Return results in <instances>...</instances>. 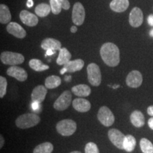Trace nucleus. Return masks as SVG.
<instances>
[{
	"mask_svg": "<svg viewBox=\"0 0 153 153\" xmlns=\"http://www.w3.org/2000/svg\"><path fill=\"white\" fill-rule=\"evenodd\" d=\"M100 55L105 64L109 67H116L120 62V51L118 46L112 43H106L100 49Z\"/></svg>",
	"mask_w": 153,
	"mask_h": 153,
	"instance_id": "1",
	"label": "nucleus"
},
{
	"mask_svg": "<svg viewBox=\"0 0 153 153\" xmlns=\"http://www.w3.org/2000/svg\"><path fill=\"white\" fill-rule=\"evenodd\" d=\"M41 121V118L37 114L28 113L19 116L16 120V126L19 128L26 129L36 126Z\"/></svg>",
	"mask_w": 153,
	"mask_h": 153,
	"instance_id": "2",
	"label": "nucleus"
},
{
	"mask_svg": "<svg viewBox=\"0 0 153 153\" xmlns=\"http://www.w3.org/2000/svg\"><path fill=\"white\" fill-rule=\"evenodd\" d=\"M0 60L3 64L14 66L22 64L24 62L25 59L24 55L20 53L5 51L1 53Z\"/></svg>",
	"mask_w": 153,
	"mask_h": 153,
	"instance_id": "3",
	"label": "nucleus"
},
{
	"mask_svg": "<svg viewBox=\"0 0 153 153\" xmlns=\"http://www.w3.org/2000/svg\"><path fill=\"white\" fill-rule=\"evenodd\" d=\"M56 130L63 136H70L76 131V124L73 120L64 119L57 123Z\"/></svg>",
	"mask_w": 153,
	"mask_h": 153,
	"instance_id": "4",
	"label": "nucleus"
},
{
	"mask_svg": "<svg viewBox=\"0 0 153 153\" xmlns=\"http://www.w3.org/2000/svg\"><path fill=\"white\" fill-rule=\"evenodd\" d=\"M88 81L94 87H98L101 83V74L99 67L96 63H90L87 66Z\"/></svg>",
	"mask_w": 153,
	"mask_h": 153,
	"instance_id": "5",
	"label": "nucleus"
},
{
	"mask_svg": "<svg viewBox=\"0 0 153 153\" xmlns=\"http://www.w3.org/2000/svg\"><path fill=\"white\" fill-rule=\"evenodd\" d=\"M97 118L103 126L109 127L112 126L115 121V116L107 106H101L99 108Z\"/></svg>",
	"mask_w": 153,
	"mask_h": 153,
	"instance_id": "6",
	"label": "nucleus"
},
{
	"mask_svg": "<svg viewBox=\"0 0 153 153\" xmlns=\"http://www.w3.org/2000/svg\"><path fill=\"white\" fill-rule=\"evenodd\" d=\"M71 101V91L69 90L65 91L55 101L54 104H53V108L57 111H64L70 106Z\"/></svg>",
	"mask_w": 153,
	"mask_h": 153,
	"instance_id": "7",
	"label": "nucleus"
},
{
	"mask_svg": "<svg viewBox=\"0 0 153 153\" xmlns=\"http://www.w3.org/2000/svg\"><path fill=\"white\" fill-rule=\"evenodd\" d=\"M72 19V22L76 26H81L85 22V10L83 5L80 2H76L74 4Z\"/></svg>",
	"mask_w": 153,
	"mask_h": 153,
	"instance_id": "8",
	"label": "nucleus"
},
{
	"mask_svg": "<svg viewBox=\"0 0 153 153\" xmlns=\"http://www.w3.org/2000/svg\"><path fill=\"white\" fill-rule=\"evenodd\" d=\"M108 135L111 142L116 148L120 149V150H123V142L126 135L123 133H122V132L118 131V129L112 128L109 130Z\"/></svg>",
	"mask_w": 153,
	"mask_h": 153,
	"instance_id": "9",
	"label": "nucleus"
},
{
	"mask_svg": "<svg viewBox=\"0 0 153 153\" xmlns=\"http://www.w3.org/2000/svg\"><path fill=\"white\" fill-rule=\"evenodd\" d=\"M126 85L131 88H137L143 83L142 74L137 70H133L126 77Z\"/></svg>",
	"mask_w": 153,
	"mask_h": 153,
	"instance_id": "10",
	"label": "nucleus"
},
{
	"mask_svg": "<svg viewBox=\"0 0 153 153\" xmlns=\"http://www.w3.org/2000/svg\"><path fill=\"white\" fill-rule=\"evenodd\" d=\"M143 22V11L138 7H134L129 15V23L131 26L137 28L142 25Z\"/></svg>",
	"mask_w": 153,
	"mask_h": 153,
	"instance_id": "11",
	"label": "nucleus"
},
{
	"mask_svg": "<svg viewBox=\"0 0 153 153\" xmlns=\"http://www.w3.org/2000/svg\"><path fill=\"white\" fill-rule=\"evenodd\" d=\"M7 73L9 76L14 77L15 79L20 82L26 81L28 78V74L26 70L16 65L11 66L8 68Z\"/></svg>",
	"mask_w": 153,
	"mask_h": 153,
	"instance_id": "12",
	"label": "nucleus"
},
{
	"mask_svg": "<svg viewBox=\"0 0 153 153\" xmlns=\"http://www.w3.org/2000/svg\"><path fill=\"white\" fill-rule=\"evenodd\" d=\"M7 30L9 33L18 38H24L26 36V32L24 28L16 22L9 23L7 26Z\"/></svg>",
	"mask_w": 153,
	"mask_h": 153,
	"instance_id": "13",
	"label": "nucleus"
},
{
	"mask_svg": "<svg viewBox=\"0 0 153 153\" xmlns=\"http://www.w3.org/2000/svg\"><path fill=\"white\" fill-rule=\"evenodd\" d=\"M19 17H20V19L22 23H24L26 26H30V27L36 26L38 23V19L37 16L26 10H23L21 11Z\"/></svg>",
	"mask_w": 153,
	"mask_h": 153,
	"instance_id": "14",
	"label": "nucleus"
},
{
	"mask_svg": "<svg viewBox=\"0 0 153 153\" xmlns=\"http://www.w3.org/2000/svg\"><path fill=\"white\" fill-rule=\"evenodd\" d=\"M48 88L45 86L38 85L33 89L31 93V101H36L41 104L45 100V96L47 94Z\"/></svg>",
	"mask_w": 153,
	"mask_h": 153,
	"instance_id": "15",
	"label": "nucleus"
},
{
	"mask_svg": "<svg viewBox=\"0 0 153 153\" xmlns=\"http://www.w3.org/2000/svg\"><path fill=\"white\" fill-rule=\"evenodd\" d=\"M72 106L76 111L85 113L90 110L91 104L89 101L83 98L75 99L72 101Z\"/></svg>",
	"mask_w": 153,
	"mask_h": 153,
	"instance_id": "16",
	"label": "nucleus"
},
{
	"mask_svg": "<svg viewBox=\"0 0 153 153\" xmlns=\"http://www.w3.org/2000/svg\"><path fill=\"white\" fill-rule=\"evenodd\" d=\"M62 45L59 41L51 38H48L44 39L41 43V48L45 51L53 50V51H60L62 48Z\"/></svg>",
	"mask_w": 153,
	"mask_h": 153,
	"instance_id": "17",
	"label": "nucleus"
},
{
	"mask_svg": "<svg viewBox=\"0 0 153 153\" xmlns=\"http://www.w3.org/2000/svg\"><path fill=\"white\" fill-rule=\"evenodd\" d=\"M128 7V0H112L110 3V8L115 12H123Z\"/></svg>",
	"mask_w": 153,
	"mask_h": 153,
	"instance_id": "18",
	"label": "nucleus"
},
{
	"mask_svg": "<svg viewBox=\"0 0 153 153\" xmlns=\"http://www.w3.org/2000/svg\"><path fill=\"white\" fill-rule=\"evenodd\" d=\"M131 123L137 128H141L145 125V116L140 111L135 110L132 113L130 116Z\"/></svg>",
	"mask_w": 153,
	"mask_h": 153,
	"instance_id": "19",
	"label": "nucleus"
},
{
	"mask_svg": "<svg viewBox=\"0 0 153 153\" xmlns=\"http://www.w3.org/2000/svg\"><path fill=\"white\" fill-rule=\"evenodd\" d=\"M85 65V62L82 59L70 60L68 63L64 65V68L68 70V72H75L81 70Z\"/></svg>",
	"mask_w": 153,
	"mask_h": 153,
	"instance_id": "20",
	"label": "nucleus"
},
{
	"mask_svg": "<svg viewBox=\"0 0 153 153\" xmlns=\"http://www.w3.org/2000/svg\"><path fill=\"white\" fill-rule=\"evenodd\" d=\"M72 92L74 95L79 97H87L90 95L91 89L87 85H78L74 86L71 89Z\"/></svg>",
	"mask_w": 153,
	"mask_h": 153,
	"instance_id": "21",
	"label": "nucleus"
},
{
	"mask_svg": "<svg viewBox=\"0 0 153 153\" xmlns=\"http://www.w3.org/2000/svg\"><path fill=\"white\" fill-rule=\"evenodd\" d=\"M72 57L71 53L69 52V51L66 48H62L60 50L58 57H57L56 62L58 65H64L69 61H70Z\"/></svg>",
	"mask_w": 153,
	"mask_h": 153,
	"instance_id": "22",
	"label": "nucleus"
},
{
	"mask_svg": "<svg viewBox=\"0 0 153 153\" xmlns=\"http://www.w3.org/2000/svg\"><path fill=\"white\" fill-rule=\"evenodd\" d=\"M11 15L9 7L5 4L0 5V23L2 24L10 23Z\"/></svg>",
	"mask_w": 153,
	"mask_h": 153,
	"instance_id": "23",
	"label": "nucleus"
},
{
	"mask_svg": "<svg viewBox=\"0 0 153 153\" xmlns=\"http://www.w3.org/2000/svg\"><path fill=\"white\" fill-rule=\"evenodd\" d=\"M61 79L60 76L56 75H51L45 79V86L50 89H55L61 85Z\"/></svg>",
	"mask_w": 153,
	"mask_h": 153,
	"instance_id": "24",
	"label": "nucleus"
},
{
	"mask_svg": "<svg viewBox=\"0 0 153 153\" xmlns=\"http://www.w3.org/2000/svg\"><path fill=\"white\" fill-rule=\"evenodd\" d=\"M30 68L36 72H43L49 69V66L43 64L41 60L38 59H32L29 61Z\"/></svg>",
	"mask_w": 153,
	"mask_h": 153,
	"instance_id": "25",
	"label": "nucleus"
},
{
	"mask_svg": "<svg viewBox=\"0 0 153 153\" xmlns=\"http://www.w3.org/2000/svg\"><path fill=\"white\" fill-rule=\"evenodd\" d=\"M136 145V140L131 135H126L123 142V150L126 152H131L134 150Z\"/></svg>",
	"mask_w": 153,
	"mask_h": 153,
	"instance_id": "26",
	"label": "nucleus"
},
{
	"mask_svg": "<svg viewBox=\"0 0 153 153\" xmlns=\"http://www.w3.org/2000/svg\"><path fill=\"white\" fill-rule=\"evenodd\" d=\"M51 11V5L47 4L42 3L38 4L35 9V12L37 16L40 17H45L50 14Z\"/></svg>",
	"mask_w": 153,
	"mask_h": 153,
	"instance_id": "27",
	"label": "nucleus"
},
{
	"mask_svg": "<svg viewBox=\"0 0 153 153\" xmlns=\"http://www.w3.org/2000/svg\"><path fill=\"white\" fill-rule=\"evenodd\" d=\"M53 145L49 142L43 143L34 148L33 153H52Z\"/></svg>",
	"mask_w": 153,
	"mask_h": 153,
	"instance_id": "28",
	"label": "nucleus"
},
{
	"mask_svg": "<svg viewBox=\"0 0 153 153\" xmlns=\"http://www.w3.org/2000/svg\"><path fill=\"white\" fill-rule=\"evenodd\" d=\"M140 146L143 153H153V145L148 139H141L140 141Z\"/></svg>",
	"mask_w": 153,
	"mask_h": 153,
	"instance_id": "29",
	"label": "nucleus"
},
{
	"mask_svg": "<svg viewBox=\"0 0 153 153\" xmlns=\"http://www.w3.org/2000/svg\"><path fill=\"white\" fill-rule=\"evenodd\" d=\"M50 5L51 7V11L53 14L57 15L61 12V9L62 8L58 0H50Z\"/></svg>",
	"mask_w": 153,
	"mask_h": 153,
	"instance_id": "30",
	"label": "nucleus"
},
{
	"mask_svg": "<svg viewBox=\"0 0 153 153\" xmlns=\"http://www.w3.org/2000/svg\"><path fill=\"white\" fill-rule=\"evenodd\" d=\"M7 80L3 76H0V98H3L7 94Z\"/></svg>",
	"mask_w": 153,
	"mask_h": 153,
	"instance_id": "31",
	"label": "nucleus"
},
{
	"mask_svg": "<svg viewBox=\"0 0 153 153\" xmlns=\"http://www.w3.org/2000/svg\"><path fill=\"white\" fill-rule=\"evenodd\" d=\"M85 153H99V150L97 144L94 143L90 142L86 145L85 148Z\"/></svg>",
	"mask_w": 153,
	"mask_h": 153,
	"instance_id": "32",
	"label": "nucleus"
},
{
	"mask_svg": "<svg viewBox=\"0 0 153 153\" xmlns=\"http://www.w3.org/2000/svg\"><path fill=\"white\" fill-rule=\"evenodd\" d=\"M58 1L60 4L62 8L64 9L65 10H68V9H70V4L68 0H58Z\"/></svg>",
	"mask_w": 153,
	"mask_h": 153,
	"instance_id": "33",
	"label": "nucleus"
},
{
	"mask_svg": "<svg viewBox=\"0 0 153 153\" xmlns=\"http://www.w3.org/2000/svg\"><path fill=\"white\" fill-rule=\"evenodd\" d=\"M31 107L33 111H36L40 108V107H41V104L38 102H36V101H32Z\"/></svg>",
	"mask_w": 153,
	"mask_h": 153,
	"instance_id": "34",
	"label": "nucleus"
},
{
	"mask_svg": "<svg viewBox=\"0 0 153 153\" xmlns=\"http://www.w3.org/2000/svg\"><path fill=\"white\" fill-rule=\"evenodd\" d=\"M148 23L150 26H153V14H150L148 16Z\"/></svg>",
	"mask_w": 153,
	"mask_h": 153,
	"instance_id": "35",
	"label": "nucleus"
},
{
	"mask_svg": "<svg viewBox=\"0 0 153 153\" xmlns=\"http://www.w3.org/2000/svg\"><path fill=\"white\" fill-rule=\"evenodd\" d=\"M148 114L151 116H153V106H150L147 109Z\"/></svg>",
	"mask_w": 153,
	"mask_h": 153,
	"instance_id": "36",
	"label": "nucleus"
},
{
	"mask_svg": "<svg viewBox=\"0 0 153 153\" xmlns=\"http://www.w3.org/2000/svg\"><path fill=\"white\" fill-rule=\"evenodd\" d=\"M55 53V51H53V50H48L46 51V54L45 55V56H47V55H52Z\"/></svg>",
	"mask_w": 153,
	"mask_h": 153,
	"instance_id": "37",
	"label": "nucleus"
},
{
	"mask_svg": "<svg viewBox=\"0 0 153 153\" xmlns=\"http://www.w3.org/2000/svg\"><path fill=\"white\" fill-rule=\"evenodd\" d=\"M4 144V139L2 135H0V148H3Z\"/></svg>",
	"mask_w": 153,
	"mask_h": 153,
	"instance_id": "38",
	"label": "nucleus"
},
{
	"mask_svg": "<svg viewBox=\"0 0 153 153\" xmlns=\"http://www.w3.org/2000/svg\"><path fill=\"white\" fill-rule=\"evenodd\" d=\"M148 126L151 129L153 130V117L150 118V119L148 120Z\"/></svg>",
	"mask_w": 153,
	"mask_h": 153,
	"instance_id": "39",
	"label": "nucleus"
},
{
	"mask_svg": "<svg viewBox=\"0 0 153 153\" xmlns=\"http://www.w3.org/2000/svg\"><path fill=\"white\" fill-rule=\"evenodd\" d=\"M26 5H27L28 8H31V7L33 6V0H28L27 3H26Z\"/></svg>",
	"mask_w": 153,
	"mask_h": 153,
	"instance_id": "40",
	"label": "nucleus"
},
{
	"mask_svg": "<svg viewBox=\"0 0 153 153\" xmlns=\"http://www.w3.org/2000/svg\"><path fill=\"white\" fill-rule=\"evenodd\" d=\"M70 31H71L72 33H76V32L77 31V28H76V26H72L71 28H70Z\"/></svg>",
	"mask_w": 153,
	"mask_h": 153,
	"instance_id": "41",
	"label": "nucleus"
},
{
	"mask_svg": "<svg viewBox=\"0 0 153 153\" xmlns=\"http://www.w3.org/2000/svg\"><path fill=\"white\" fill-rule=\"evenodd\" d=\"M68 72V70H67V69H66L65 68H63L61 69V70H60V74H64L65 73V72Z\"/></svg>",
	"mask_w": 153,
	"mask_h": 153,
	"instance_id": "42",
	"label": "nucleus"
},
{
	"mask_svg": "<svg viewBox=\"0 0 153 153\" xmlns=\"http://www.w3.org/2000/svg\"><path fill=\"white\" fill-rule=\"evenodd\" d=\"M65 81H67V82H70L72 79V76H66L65 77Z\"/></svg>",
	"mask_w": 153,
	"mask_h": 153,
	"instance_id": "43",
	"label": "nucleus"
},
{
	"mask_svg": "<svg viewBox=\"0 0 153 153\" xmlns=\"http://www.w3.org/2000/svg\"><path fill=\"white\" fill-rule=\"evenodd\" d=\"M150 36H151V37L153 38V28H152V30H150Z\"/></svg>",
	"mask_w": 153,
	"mask_h": 153,
	"instance_id": "44",
	"label": "nucleus"
},
{
	"mask_svg": "<svg viewBox=\"0 0 153 153\" xmlns=\"http://www.w3.org/2000/svg\"><path fill=\"white\" fill-rule=\"evenodd\" d=\"M120 87L119 85H117V86H116V85H114V87H112L114 88V89H116V88H118V87Z\"/></svg>",
	"mask_w": 153,
	"mask_h": 153,
	"instance_id": "45",
	"label": "nucleus"
},
{
	"mask_svg": "<svg viewBox=\"0 0 153 153\" xmlns=\"http://www.w3.org/2000/svg\"><path fill=\"white\" fill-rule=\"evenodd\" d=\"M70 153H82V152H80L79 151H73V152H72Z\"/></svg>",
	"mask_w": 153,
	"mask_h": 153,
	"instance_id": "46",
	"label": "nucleus"
}]
</instances>
